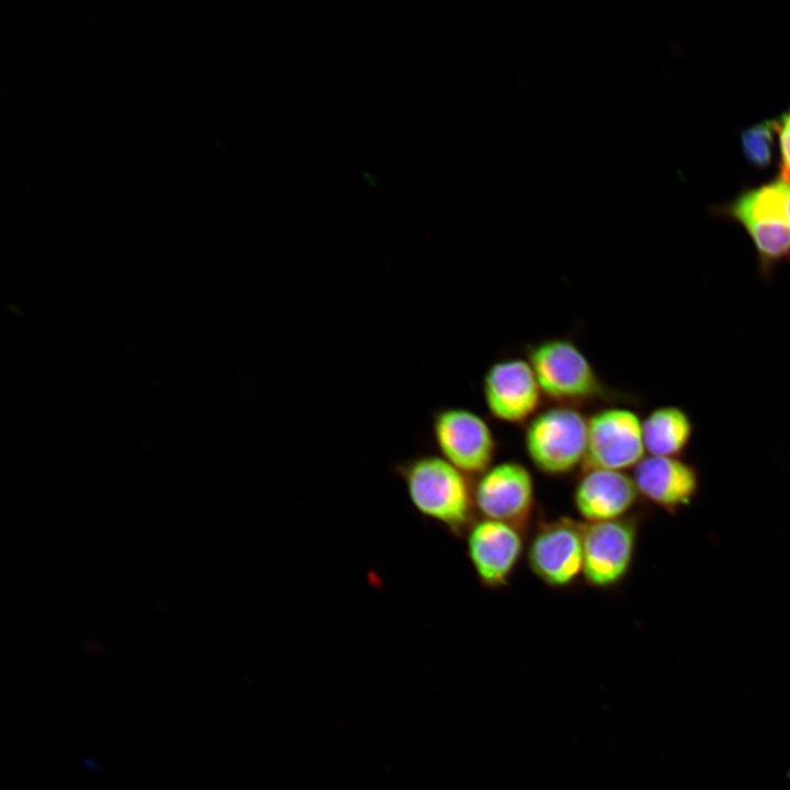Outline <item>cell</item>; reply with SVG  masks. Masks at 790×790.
Wrapping results in <instances>:
<instances>
[{
	"instance_id": "6da1fadb",
	"label": "cell",
	"mask_w": 790,
	"mask_h": 790,
	"mask_svg": "<svg viewBox=\"0 0 790 790\" xmlns=\"http://www.w3.org/2000/svg\"><path fill=\"white\" fill-rule=\"evenodd\" d=\"M407 494L424 516L459 531L471 516V493L462 472L445 459L424 455L399 466Z\"/></svg>"
},
{
	"instance_id": "7a4b0ae2",
	"label": "cell",
	"mask_w": 790,
	"mask_h": 790,
	"mask_svg": "<svg viewBox=\"0 0 790 790\" xmlns=\"http://www.w3.org/2000/svg\"><path fill=\"white\" fill-rule=\"evenodd\" d=\"M540 388L549 398L572 406L605 395V386L583 351L571 340L546 339L529 348Z\"/></svg>"
},
{
	"instance_id": "3957f363",
	"label": "cell",
	"mask_w": 790,
	"mask_h": 790,
	"mask_svg": "<svg viewBox=\"0 0 790 790\" xmlns=\"http://www.w3.org/2000/svg\"><path fill=\"white\" fill-rule=\"evenodd\" d=\"M588 419L573 406L558 405L534 415L526 429L532 462L549 474L573 470L586 458Z\"/></svg>"
},
{
	"instance_id": "277c9868",
	"label": "cell",
	"mask_w": 790,
	"mask_h": 790,
	"mask_svg": "<svg viewBox=\"0 0 790 790\" xmlns=\"http://www.w3.org/2000/svg\"><path fill=\"white\" fill-rule=\"evenodd\" d=\"M642 421L623 407L605 408L588 419L586 463L588 469L621 471L645 456Z\"/></svg>"
},
{
	"instance_id": "5b68a950",
	"label": "cell",
	"mask_w": 790,
	"mask_h": 790,
	"mask_svg": "<svg viewBox=\"0 0 790 790\" xmlns=\"http://www.w3.org/2000/svg\"><path fill=\"white\" fill-rule=\"evenodd\" d=\"M436 443L448 462L465 473L486 471L495 453V439L485 420L461 407L438 410L432 419Z\"/></svg>"
},
{
	"instance_id": "8992f818",
	"label": "cell",
	"mask_w": 790,
	"mask_h": 790,
	"mask_svg": "<svg viewBox=\"0 0 790 790\" xmlns=\"http://www.w3.org/2000/svg\"><path fill=\"white\" fill-rule=\"evenodd\" d=\"M483 394L489 413L510 424L532 418L542 391L529 361L506 359L495 362L483 379Z\"/></svg>"
},
{
	"instance_id": "52a82bcc",
	"label": "cell",
	"mask_w": 790,
	"mask_h": 790,
	"mask_svg": "<svg viewBox=\"0 0 790 790\" xmlns=\"http://www.w3.org/2000/svg\"><path fill=\"white\" fill-rule=\"evenodd\" d=\"M636 538L631 519L591 522L584 530L583 573L594 586L617 583L628 572Z\"/></svg>"
},
{
	"instance_id": "ba28073f",
	"label": "cell",
	"mask_w": 790,
	"mask_h": 790,
	"mask_svg": "<svg viewBox=\"0 0 790 790\" xmlns=\"http://www.w3.org/2000/svg\"><path fill=\"white\" fill-rule=\"evenodd\" d=\"M584 530L569 519L543 524L529 549L532 571L552 586L571 583L583 571Z\"/></svg>"
},
{
	"instance_id": "9c48e42d",
	"label": "cell",
	"mask_w": 790,
	"mask_h": 790,
	"mask_svg": "<svg viewBox=\"0 0 790 790\" xmlns=\"http://www.w3.org/2000/svg\"><path fill=\"white\" fill-rule=\"evenodd\" d=\"M633 479L639 493L672 514L689 506L701 485L700 474L693 465L679 458L653 455L636 464Z\"/></svg>"
},
{
	"instance_id": "30bf717a",
	"label": "cell",
	"mask_w": 790,
	"mask_h": 790,
	"mask_svg": "<svg viewBox=\"0 0 790 790\" xmlns=\"http://www.w3.org/2000/svg\"><path fill=\"white\" fill-rule=\"evenodd\" d=\"M475 499L489 519L509 524L520 522L530 512L533 501L531 475L519 463L498 464L479 479Z\"/></svg>"
},
{
	"instance_id": "8fae6325",
	"label": "cell",
	"mask_w": 790,
	"mask_h": 790,
	"mask_svg": "<svg viewBox=\"0 0 790 790\" xmlns=\"http://www.w3.org/2000/svg\"><path fill=\"white\" fill-rule=\"evenodd\" d=\"M469 554L485 585L506 582L522 549V540L512 524L486 519L476 523L469 534Z\"/></svg>"
},
{
	"instance_id": "7c38bea8",
	"label": "cell",
	"mask_w": 790,
	"mask_h": 790,
	"mask_svg": "<svg viewBox=\"0 0 790 790\" xmlns=\"http://www.w3.org/2000/svg\"><path fill=\"white\" fill-rule=\"evenodd\" d=\"M633 477L621 471L588 469L575 493L579 514L591 522L619 519L637 498Z\"/></svg>"
},
{
	"instance_id": "4fadbf2b",
	"label": "cell",
	"mask_w": 790,
	"mask_h": 790,
	"mask_svg": "<svg viewBox=\"0 0 790 790\" xmlns=\"http://www.w3.org/2000/svg\"><path fill=\"white\" fill-rule=\"evenodd\" d=\"M645 451L653 456L679 458L689 445L693 425L688 414L676 406L653 409L642 421Z\"/></svg>"
},
{
	"instance_id": "5bb4252c",
	"label": "cell",
	"mask_w": 790,
	"mask_h": 790,
	"mask_svg": "<svg viewBox=\"0 0 790 790\" xmlns=\"http://www.w3.org/2000/svg\"><path fill=\"white\" fill-rule=\"evenodd\" d=\"M776 136V119L759 122L744 129L740 136V144L746 161L754 168H768L774 159Z\"/></svg>"
},
{
	"instance_id": "9a60e30c",
	"label": "cell",
	"mask_w": 790,
	"mask_h": 790,
	"mask_svg": "<svg viewBox=\"0 0 790 790\" xmlns=\"http://www.w3.org/2000/svg\"><path fill=\"white\" fill-rule=\"evenodd\" d=\"M776 122L780 153L779 174L790 182V106Z\"/></svg>"
}]
</instances>
